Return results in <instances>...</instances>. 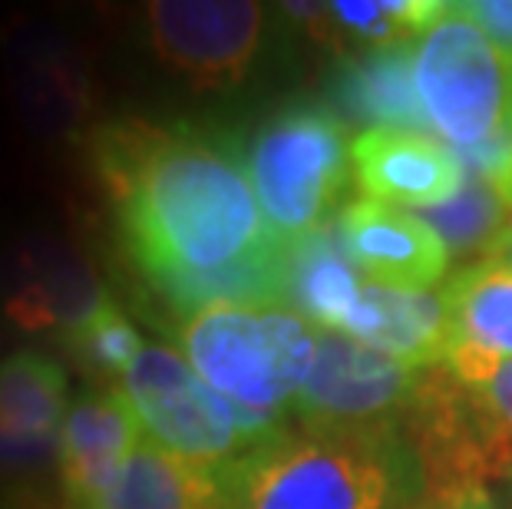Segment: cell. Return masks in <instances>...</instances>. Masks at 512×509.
<instances>
[{
	"label": "cell",
	"mask_w": 512,
	"mask_h": 509,
	"mask_svg": "<svg viewBox=\"0 0 512 509\" xmlns=\"http://www.w3.org/2000/svg\"><path fill=\"white\" fill-rule=\"evenodd\" d=\"M4 509H73L70 503H63V500H43V496H30L24 493L17 503H10Z\"/></svg>",
	"instance_id": "cell-28"
},
{
	"label": "cell",
	"mask_w": 512,
	"mask_h": 509,
	"mask_svg": "<svg viewBox=\"0 0 512 509\" xmlns=\"http://www.w3.org/2000/svg\"><path fill=\"white\" fill-rule=\"evenodd\" d=\"M413 60H417V40L370 47L347 57L331 80V100L344 113V123L410 129V133L433 129L417 93Z\"/></svg>",
	"instance_id": "cell-15"
},
{
	"label": "cell",
	"mask_w": 512,
	"mask_h": 509,
	"mask_svg": "<svg viewBox=\"0 0 512 509\" xmlns=\"http://www.w3.org/2000/svg\"><path fill=\"white\" fill-rule=\"evenodd\" d=\"M70 410V377L60 361L20 348L0 357V437L57 440Z\"/></svg>",
	"instance_id": "cell-18"
},
{
	"label": "cell",
	"mask_w": 512,
	"mask_h": 509,
	"mask_svg": "<svg viewBox=\"0 0 512 509\" xmlns=\"http://www.w3.org/2000/svg\"><path fill=\"white\" fill-rule=\"evenodd\" d=\"M110 305L100 272L67 238L27 232L0 252V314L20 334L67 338Z\"/></svg>",
	"instance_id": "cell-10"
},
{
	"label": "cell",
	"mask_w": 512,
	"mask_h": 509,
	"mask_svg": "<svg viewBox=\"0 0 512 509\" xmlns=\"http://www.w3.org/2000/svg\"><path fill=\"white\" fill-rule=\"evenodd\" d=\"M410 509H499V503L486 490V483H453L440 486V490H427L423 500Z\"/></svg>",
	"instance_id": "cell-27"
},
{
	"label": "cell",
	"mask_w": 512,
	"mask_h": 509,
	"mask_svg": "<svg viewBox=\"0 0 512 509\" xmlns=\"http://www.w3.org/2000/svg\"><path fill=\"white\" fill-rule=\"evenodd\" d=\"M119 391L133 400L149 440L209 467L238 460L281 433V417L232 404L166 344H146Z\"/></svg>",
	"instance_id": "cell-5"
},
{
	"label": "cell",
	"mask_w": 512,
	"mask_h": 509,
	"mask_svg": "<svg viewBox=\"0 0 512 509\" xmlns=\"http://www.w3.org/2000/svg\"><path fill=\"white\" fill-rule=\"evenodd\" d=\"M456 341H470L496 357L512 361V272L493 262L460 268L443 281Z\"/></svg>",
	"instance_id": "cell-19"
},
{
	"label": "cell",
	"mask_w": 512,
	"mask_h": 509,
	"mask_svg": "<svg viewBox=\"0 0 512 509\" xmlns=\"http://www.w3.org/2000/svg\"><path fill=\"white\" fill-rule=\"evenodd\" d=\"M361 268L344 252L337 225L288 242V305L318 331H344L361 298Z\"/></svg>",
	"instance_id": "cell-17"
},
{
	"label": "cell",
	"mask_w": 512,
	"mask_h": 509,
	"mask_svg": "<svg viewBox=\"0 0 512 509\" xmlns=\"http://www.w3.org/2000/svg\"><path fill=\"white\" fill-rule=\"evenodd\" d=\"M506 126L512 133V67H509V93H506Z\"/></svg>",
	"instance_id": "cell-30"
},
{
	"label": "cell",
	"mask_w": 512,
	"mask_h": 509,
	"mask_svg": "<svg viewBox=\"0 0 512 509\" xmlns=\"http://www.w3.org/2000/svg\"><path fill=\"white\" fill-rule=\"evenodd\" d=\"M420 374L364 341L318 331V357L291 410L308 433L403 437Z\"/></svg>",
	"instance_id": "cell-6"
},
{
	"label": "cell",
	"mask_w": 512,
	"mask_h": 509,
	"mask_svg": "<svg viewBox=\"0 0 512 509\" xmlns=\"http://www.w3.org/2000/svg\"><path fill=\"white\" fill-rule=\"evenodd\" d=\"M443 364L483 404L496 437L503 440V447L512 457V361L476 348L470 341L453 338Z\"/></svg>",
	"instance_id": "cell-23"
},
{
	"label": "cell",
	"mask_w": 512,
	"mask_h": 509,
	"mask_svg": "<svg viewBox=\"0 0 512 509\" xmlns=\"http://www.w3.org/2000/svg\"><path fill=\"white\" fill-rule=\"evenodd\" d=\"M413 73L430 126L453 149L483 143L506 126L509 67L460 4H446L417 40Z\"/></svg>",
	"instance_id": "cell-7"
},
{
	"label": "cell",
	"mask_w": 512,
	"mask_h": 509,
	"mask_svg": "<svg viewBox=\"0 0 512 509\" xmlns=\"http://www.w3.org/2000/svg\"><path fill=\"white\" fill-rule=\"evenodd\" d=\"M364 199L407 209H433L463 189L466 172L450 146L410 129H364L351 149Z\"/></svg>",
	"instance_id": "cell-13"
},
{
	"label": "cell",
	"mask_w": 512,
	"mask_h": 509,
	"mask_svg": "<svg viewBox=\"0 0 512 509\" xmlns=\"http://www.w3.org/2000/svg\"><path fill=\"white\" fill-rule=\"evenodd\" d=\"M281 10L294 20V24L304 27V34L311 40L324 43V47H334V50H344L347 47V34L337 24L331 4H281Z\"/></svg>",
	"instance_id": "cell-26"
},
{
	"label": "cell",
	"mask_w": 512,
	"mask_h": 509,
	"mask_svg": "<svg viewBox=\"0 0 512 509\" xmlns=\"http://www.w3.org/2000/svg\"><path fill=\"white\" fill-rule=\"evenodd\" d=\"M90 162L126 255L172 311L205 278L281 242L258 205L245 149L219 133L119 116L90 129Z\"/></svg>",
	"instance_id": "cell-1"
},
{
	"label": "cell",
	"mask_w": 512,
	"mask_h": 509,
	"mask_svg": "<svg viewBox=\"0 0 512 509\" xmlns=\"http://www.w3.org/2000/svg\"><path fill=\"white\" fill-rule=\"evenodd\" d=\"M179 341L212 391L275 417L294 407L318 357V328L291 308L212 305L182 318Z\"/></svg>",
	"instance_id": "cell-3"
},
{
	"label": "cell",
	"mask_w": 512,
	"mask_h": 509,
	"mask_svg": "<svg viewBox=\"0 0 512 509\" xmlns=\"http://www.w3.org/2000/svg\"><path fill=\"white\" fill-rule=\"evenodd\" d=\"M334 225L344 252L374 285L430 291L450 268L443 238L417 212H403L374 199H354L344 205Z\"/></svg>",
	"instance_id": "cell-12"
},
{
	"label": "cell",
	"mask_w": 512,
	"mask_h": 509,
	"mask_svg": "<svg viewBox=\"0 0 512 509\" xmlns=\"http://www.w3.org/2000/svg\"><path fill=\"white\" fill-rule=\"evenodd\" d=\"M433 232L443 238L450 258H476L486 262L499 238L512 225V205L489 182L466 176L463 189L450 202L417 212Z\"/></svg>",
	"instance_id": "cell-20"
},
{
	"label": "cell",
	"mask_w": 512,
	"mask_h": 509,
	"mask_svg": "<svg viewBox=\"0 0 512 509\" xmlns=\"http://www.w3.org/2000/svg\"><path fill=\"white\" fill-rule=\"evenodd\" d=\"M440 0H334L331 10L347 34V43L361 47H394L413 43L437 24Z\"/></svg>",
	"instance_id": "cell-22"
},
{
	"label": "cell",
	"mask_w": 512,
	"mask_h": 509,
	"mask_svg": "<svg viewBox=\"0 0 512 509\" xmlns=\"http://www.w3.org/2000/svg\"><path fill=\"white\" fill-rule=\"evenodd\" d=\"M146 43L162 67L192 90L242 83L265 30V4L255 0H152L143 7Z\"/></svg>",
	"instance_id": "cell-9"
},
{
	"label": "cell",
	"mask_w": 512,
	"mask_h": 509,
	"mask_svg": "<svg viewBox=\"0 0 512 509\" xmlns=\"http://www.w3.org/2000/svg\"><path fill=\"white\" fill-rule=\"evenodd\" d=\"M143 443V420L119 387L80 394L57 437L60 500L73 509H96Z\"/></svg>",
	"instance_id": "cell-11"
},
{
	"label": "cell",
	"mask_w": 512,
	"mask_h": 509,
	"mask_svg": "<svg viewBox=\"0 0 512 509\" xmlns=\"http://www.w3.org/2000/svg\"><path fill=\"white\" fill-rule=\"evenodd\" d=\"M460 10L483 30L499 60L512 67V0H463Z\"/></svg>",
	"instance_id": "cell-25"
},
{
	"label": "cell",
	"mask_w": 512,
	"mask_h": 509,
	"mask_svg": "<svg viewBox=\"0 0 512 509\" xmlns=\"http://www.w3.org/2000/svg\"><path fill=\"white\" fill-rule=\"evenodd\" d=\"M351 129L337 113L294 103L271 113L245 146V166L271 232L285 242L328 225L354 176Z\"/></svg>",
	"instance_id": "cell-4"
},
{
	"label": "cell",
	"mask_w": 512,
	"mask_h": 509,
	"mask_svg": "<svg viewBox=\"0 0 512 509\" xmlns=\"http://www.w3.org/2000/svg\"><path fill=\"white\" fill-rule=\"evenodd\" d=\"M63 351L76 364L86 381H93L100 391H113V384H123L126 371L143 354L146 341L136 331V324L126 318L116 305L103 308L83 328L60 338Z\"/></svg>",
	"instance_id": "cell-21"
},
{
	"label": "cell",
	"mask_w": 512,
	"mask_h": 509,
	"mask_svg": "<svg viewBox=\"0 0 512 509\" xmlns=\"http://www.w3.org/2000/svg\"><path fill=\"white\" fill-rule=\"evenodd\" d=\"M7 93L20 126L40 143L93 129V70L76 43L40 17L17 14L0 30Z\"/></svg>",
	"instance_id": "cell-8"
},
{
	"label": "cell",
	"mask_w": 512,
	"mask_h": 509,
	"mask_svg": "<svg viewBox=\"0 0 512 509\" xmlns=\"http://www.w3.org/2000/svg\"><path fill=\"white\" fill-rule=\"evenodd\" d=\"M407 509H410V506H407Z\"/></svg>",
	"instance_id": "cell-31"
},
{
	"label": "cell",
	"mask_w": 512,
	"mask_h": 509,
	"mask_svg": "<svg viewBox=\"0 0 512 509\" xmlns=\"http://www.w3.org/2000/svg\"><path fill=\"white\" fill-rule=\"evenodd\" d=\"M96 509H232L222 467L179 457L156 440L143 443L126 460L113 490Z\"/></svg>",
	"instance_id": "cell-16"
},
{
	"label": "cell",
	"mask_w": 512,
	"mask_h": 509,
	"mask_svg": "<svg viewBox=\"0 0 512 509\" xmlns=\"http://www.w3.org/2000/svg\"><path fill=\"white\" fill-rule=\"evenodd\" d=\"M222 476L232 509H407L420 467L403 437L281 430Z\"/></svg>",
	"instance_id": "cell-2"
},
{
	"label": "cell",
	"mask_w": 512,
	"mask_h": 509,
	"mask_svg": "<svg viewBox=\"0 0 512 509\" xmlns=\"http://www.w3.org/2000/svg\"><path fill=\"white\" fill-rule=\"evenodd\" d=\"M347 338L397 357L413 371L446 361L453 344L450 311L440 291H400L367 281L344 324Z\"/></svg>",
	"instance_id": "cell-14"
},
{
	"label": "cell",
	"mask_w": 512,
	"mask_h": 509,
	"mask_svg": "<svg viewBox=\"0 0 512 509\" xmlns=\"http://www.w3.org/2000/svg\"><path fill=\"white\" fill-rule=\"evenodd\" d=\"M486 262H493L499 268H509V272H512V225H509V232L499 238V245L493 248V255H489Z\"/></svg>",
	"instance_id": "cell-29"
},
{
	"label": "cell",
	"mask_w": 512,
	"mask_h": 509,
	"mask_svg": "<svg viewBox=\"0 0 512 509\" xmlns=\"http://www.w3.org/2000/svg\"><path fill=\"white\" fill-rule=\"evenodd\" d=\"M453 153L460 159L466 176L489 182V186L512 205V133H509V126H503L499 133L483 139V143L453 149Z\"/></svg>",
	"instance_id": "cell-24"
}]
</instances>
